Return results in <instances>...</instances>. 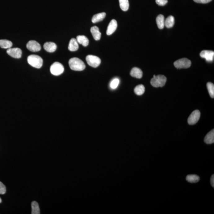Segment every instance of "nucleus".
I'll list each match as a JSON object with an SVG mask.
<instances>
[{
	"label": "nucleus",
	"mask_w": 214,
	"mask_h": 214,
	"mask_svg": "<svg viewBox=\"0 0 214 214\" xmlns=\"http://www.w3.org/2000/svg\"><path fill=\"white\" fill-rule=\"evenodd\" d=\"M64 70L63 65L59 62H55L50 67L51 73L54 76H59L63 73Z\"/></svg>",
	"instance_id": "4"
},
{
	"label": "nucleus",
	"mask_w": 214,
	"mask_h": 214,
	"mask_svg": "<svg viewBox=\"0 0 214 214\" xmlns=\"http://www.w3.org/2000/svg\"><path fill=\"white\" fill-rule=\"evenodd\" d=\"M7 52L8 55L15 59H20L22 56V51L18 48H10Z\"/></svg>",
	"instance_id": "9"
},
{
	"label": "nucleus",
	"mask_w": 214,
	"mask_h": 214,
	"mask_svg": "<svg viewBox=\"0 0 214 214\" xmlns=\"http://www.w3.org/2000/svg\"><path fill=\"white\" fill-rule=\"evenodd\" d=\"M32 214H40V211L38 203L35 201L32 202Z\"/></svg>",
	"instance_id": "24"
},
{
	"label": "nucleus",
	"mask_w": 214,
	"mask_h": 214,
	"mask_svg": "<svg viewBox=\"0 0 214 214\" xmlns=\"http://www.w3.org/2000/svg\"><path fill=\"white\" fill-rule=\"evenodd\" d=\"M204 142L207 144H212L214 142V130L209 132L204 138Z\"/></svg>",
	"instance_id": "17"
},
{
	"label": "nucleus",
	"mask_w": 214,
	"mask_h": 214,
	"mask_svg": "<svg viewBox=\"0 0 214 214\" xmlns=\"http://www.w3.org/2000/svg\"><path fill=\"white\" fill-rule=\"evenodd\" d=\"M186 180L188 182L193 183L199 182L200 178L199 176L195 175H188L186 177Z\"/></svg>",
	"instance_id": "23"
},
{
	"label": "nucleus",
	"mask_w": 214,
	"mask_h": 214,
	"mask_svg": "<svg viewBox=\"0 0 214 214\" xmlns=\"http://www.w3.org/2000/svg\"><path fill=\"white\" fill-rule=\"evenodd\" d=\"M165 18L162 15H160L157 16L156 23L158 28L160 29H162L165 27Z\"/></svg>",
	"instance_id": "19"
},
{
	"label": "nucleus",
	"mask_w": 214,
	"mask_h": 214,
	"mask_svg": "<svg viewBox=\"0 0 214 214\" xmlns=\"http://www.w3.org/2000/svg\"><path fill=\"white\" fill-rule=\"evenodd\" d=\"M200 117V112L198 110H195L193 111L189 117H188V124L190 125H194L196 124Z\"/></svg>",
	"instance_id": "7"
},
{
	"label": "nucleus",
	"mask_w": 214,
	"mask_h": 214,
	"mask_svg": "<svg viewBox=\"0 0 214 214\" xmlns=\"http://www.w3.org/2000/svg\"><path fill=\"white\" fill-rule=\"evenodd\" d=\"M195 2L198 3L206 4L211 2L212 0H194Z\"/></svg>",
	"instance_id": "30"
},
{
	"label": "nucleus",
	"mask_w": 214,
	"mask_h": 214,
	"mask_svg": "<svg viewBox=\"0 0 214 214\" xmlns=\"http://www.w3.org/2000/svg\"><path fill=\"white\" fill-rule=\"evenodd\" d=\"M130 75L133 77L141 79L143 76V72L140 68L135 67L132 69L130 72Z\"/></svg>",
	"instance_id": "15"
},
{
	"label": "nucleus",
	"mask_w": 214,
	"mask_h": 214,
	"mask_svg": "<svg viewBox=\"0 0 214 214\" xmlns=\"http://www.w3.org/2000/svg\"><path fill=\"white\" fill-rule=\"evenodd\" d=\"M201 57L204 58L208 62L213 61L214 57V52L213 51L203 50L200 54Z\"/></svg>",
	"instance_id": "10"
},
{
	"label": "nucleus",
	"mask_w": 214,
	"mask_h": 214,
	"mask_svg": "<svg viewBox=\"0 0 214 214\" xmlns=\"http://www.w3.org/2000/svg\"><path fill=\"white\" fill-rule=\"evenodd\" d=\"M69 64L72 70L76 71H81L86 68L84 62L77 58H73L69 59Z\"/></svg>",
	"instance_id": "1"
},
{
	"label": "nucleus",
	"mask_w": 214,
	"mask_h": 214,
	"mask_svg": "<svg viewBox=\"0 0 214 214\" xmlns=\"http://www.w3.org/2000/svg\"><path fill=\"white\" fill-rule=\"evenodd\" d=\"M145 87L143 85H138L134 89V93L138 95H142L145 92Z\"/></svg>",
	"instance_id": "25"
},
{
	"label": "nucleus",
	"mask_w": 214,
	"mask_h": 214,
	"mask_svg": "<svg viewBox=\"0 0 214 214\" xmlns=\"http://www.w3.org/2000/svg\"><path fill=\"white\" fill-rule=\"evenodd\" d=\"M174 64L177 69H186L190 67L191 62L186 58H183L175 61L174 62Z\"/></svg>",
	"instance_id": "5"
},
{
	"label": "nucleus",
	"mask_w": 214,
	"mask_h": 214,
	"mask_svg": "<svg viewBox=\"0 0 214 214\" xmlns=\"http://www.w3.org/2000/svg\"><path fill=\"white\" fill-rule=\"evenodd\" d=\"M156 2L159 6H164L168 3V0H155Z\"/></svg>",
	"instance_id": "29"
},
{
	"label": "nucleus",
	"mask_w": 214,
	"mask_h": 214,
	"mask_svg": "<svg viewBox=\"0 0 214 214\" xmlns=\"http://www.w3.org/2000/svg\"><path fill=\"white\" fill-rule=\"evenodd\" d=\"M120 83V80L118 79L115 78L113 79L110 84V86L111 88L115 89L117 87Z\"/></svg>",
	"instance_id": "27"
},
{
	"label": "nucleus",
	"mask_w": 214,
	"mask_h": 214,
	"mask_svg": "<svg viewBox=\"0 0 214 214\" xmlns=\"http://www.w3.org/2000/svg\"><path fill=\"white\" fill-rule=\"evenodd\" d=\"M6 192V188L4 184L0 182V194H4Z\"/></svg>",
	"instance_id": "28"
},
{
	"label": "nucleus",
	"mask_w": 214,
	"mask_h": 214,
	"mask_svg": "<svg viewBox=\"0 0 214 214\" xmlns=\"http://www.w3.org/2000/svg\"><path fill=\"white\" fill-rule=\"evenodd\" d=\"M1 202H2V200H1V198H0V203H1Z\"/></svg>",
	"instance_id": "32"
},
{
	"label": "nucleus",
	"mask_w": 214,
	"mask_h": 214,
	"mask_svg": "<svg viewBox=\"0 0 214 214\" xmlns=\"http://www.w3.org/2000/svg\"><path fill=\"white\" fill-rule=\"evenodd\" d=\"M26 47L29 50L33 52H39L41 49V45L36 41L34 40L29 41L27 44Z\"/></svg>",
	"instance_id": "8"
},
{
	"label": "nucleus",
	"mask_w": 214,
	"mask_h": 214,
	"mask_svg": "<svg viewBox=\"0 0 214 214\" xmlns=\"http://www.w3.org/2000/svg\"><path fill=\"white\" fill-rule=\"evenodd\" d=\"M79 47L78 42H77L76 39L72 38L70 40L68 46L69 50L72 52L76 51L78 49Z\"/></svg>",
	"instance_id": "14"
},
{
	"label": "nucleus",
	"mask_w": 214,
	"mask_h": 214,
	"mask_svg": "<svg viewBox=\"0 0 214 214\" xmlns=\"http://www.w3.org/2000/svg\"><path fill=\"white\" fill-rule=\"evenodd\" d=\"M86 59L88 64L93 68L98 67L101 63V59L100 58L94 55H88Z\"/></svg>",
	"instance_id": "6"
},
{
	"label": "nucleus",
	"mask_w": 214,
	"mask_h": 214,
	"mask_svg": "<svg viewBox=\"0 0 214 214\" xmlns=\"http://www.w3.org/2000/svg\"><path fill=\"white\" fill-rule=\"evenodd\" d=\"M120 8L122 11H128L129 7V0H119Z\"/></svg>",
	"instance_id": "22"
},
{
	"label": "nucleus",
	"mask_w": 214,
	"mask_h": 214,
	"mask_svg": "<svg viewBox=\"0 0 214 214\" xmlns=\"http://www.w3.org/2000/svg\"><path fill=\"white\" fill-rule=\"evenodd\" d=\"M28 63L36 68H40L43 63V60L40 56L37 55H29L28 58Z\"/></svg>",
	"instance_id": "2"
},
{
	"label": "nucleus",
	"mask_w": 214,
	"mask_h": 214,
	"mask_svg": "<svg viewBox=\"0 0 214 214\" xmlns=\"http://www.w3.org/2000/svg\"><path fill=\"white\" fill-rule=\"evenodd\" d=\"M207 87L208 90V92L210 96L212 98L214 97V85L213 83L211 82H208L207 84Z\"/></svg>",
	"instance_id": "26"
},
{
	"label": "nucleus",
	"mask_w": 214,
	"mask_h": 214,
	"mask_svg": "<svg viewBox=\"0 0 214 214\" xmlns=\"http://www.w3.org/2000/svg\"><path fill=\"white\" fill-rule=\"evenodd\" d=\"M117 21L114 19L111 20V22L109 23L108 27H107V31H106L107 35H110L113 34L117 29Z\"/></svg>",
	"instance_id": "11"
},
{
	"label": "nucleus",
	"mask_w": 214,
	"mask_h": 214,
	"mask_svg": "<svg viewBox=\"0 0 214 214\" xmlns=\"http://www.w3.org/2000/svg\"><path fill=\"white\" fill-rule=\"evenodd\" d=\"M76 41L78 43L84 46H87L89 44V40L85 35H79L76 37Z\"/></svg>",
	"instance_id": "18"
},
{
	"label": "nucleus",
	"mask_w": 214,
	"mask_h": 214,
	"mask_svg": "<svg viewBox=\"0 0 214 214\" xmlns=\"http://www.w3.org/2000/svg\"><path fill=\"white\" fill-rule=\"evenodd\" d=\"M12 46V42L8 40H0V47L2 49H9Z\"/></svg>",
	"instance_id": "20"
},
{
	"label": "nucleus",
	"mask_w": 214,
	"mask_h": 214,
	"mask_svg": "<svg viewBox=\"0 0 214 214\" xmlns=\"http://www.w3.org/2000/svg\"><path fill=\"white\" fill-rule=\"evenodd\" d=\"M211 183L213 188L214 187V175H212L211 178Z\"/></svg>",
	"instance_id": "31"
},
{
	"label": "nucleus",
	"mask_w": 214,
	"mask_h": 214,
	"mask_svg": "<svg viewBox=\"0 0 214 214\" xmlns=\"http://www.w3.org/2000/svg\"><path fill=\"white\" fill-rule=\"evenodd\" d=\"M44 48L47 52H53L56 50L57 45L54 42H46L44 45Z\"/></svg>",
	"instance_id": "12"
},
{
	"label": "nucleus",
	"mask_w": 214,
	"mask_h": 214,
	"mask_svg": "<svg viewBox=\"0 0 214 214\" xmlns=\"http://www.w3.org/2000/svg\"><path fill=\"white\" fill-rule=\"evenodd\" d=\"M167 81V78L164 75H159L154 76L151 80V85L156 88L163 87L165 85Z\"/></svg>",
	"instance_id": "3"
},
{
	"label": "nucleus",
	"mask_w": 214,
	"mask_h": 214,
	"mask_svg": "<svg viewBox=\"0 0 214 214\" xmlns=\"http://www.w3.org/2000/svg\"><path fill=\"white\" fill-rule=\"evenodd\" d=\"M175 24V18L172 15L168 17L165 21V26L167 28L173 27Z\"/></svg>",
	"instance_id": "21"
},
{
	"label": "nucleus",
	"mask_w": 214,
	"mask_h": 214,
	"mask_svg": "<svg viewBox=\"0 0 214 214\" xmlns=\"http://www.w3.org/2000/svg\"><path fill=\"white\" fill-rule=\"evenodd\" d=\"M106 16V13L105 12L100 13L94 15L92 19V22L93 23H96L103 20Z\"/></svg>",
	"instance_id": "16"
},
{
	"label": "nucleus",
	"mask_w": 214,
	"mask_h": 214,
	"mask_svg": "<svg viewBox=\"0 0 214 214\" xmlns=\"http://www.w3.org/2000/svg\"><path fill=\"white\" fill-rule=\"evenodd\" d=\"M92 35H93L94 39L96 41L99 40L101 38V33L99 31V29L98 27L96 26H93L90 29Z\"/></svg>",
	"instance_id": "13"
}]
</instances>
